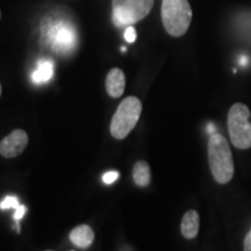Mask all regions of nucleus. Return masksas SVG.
Segmentation results:
<instances>
[{
    "mask_svg": "<svg viewBox=\"0 0 251 251\" xmlns=\"http://www.w3.org/2000/svg\"><path fill=\"white\" fill-rule=\"evenodd\" d=\"M0 18H1V13H0Z\"/></svg>",
    "mask_w": 251,
    "mask_h": 251,
    "instance_id": "22",
    "label": "nucleus"
},
{
    "mask_svg": "<svg viewBox=\"0 0 251 251\" xmlns=\"http://www.w3.org/2000/svg\"><path fill=\"white\" fill-rule=\"evenodd\" d=\"M0 96H1V85H0Z\"/></svg>",
    "mask_w": 251,
    "mask_h": 251,
    "instance_id": "20",
    "label": "nucleus"
},
{
    "mask_svg": "<svg viewBox=\"0 0 251 251\" xmlns=\"http://www.w3.org/2000/svg\"><path fill=\"white\" fill-rule=\"evenodd\" d=\"M119 178V172L118 171H108L102 176V181L106 185H111L114 183Z\"/></svg>",
    "mask_w": 251,
    "mask_h": 251,
    "instance_id": "15",
    "label": "nucleus"
},
{
    "mask_svg": "<svg viewBox=\"0 0 251 251\" xmlns=\"http://www.w3.org/2000/svg\"><path fill=\"white\" fill-rule=\"evenodd\" d=\"M228 130L231 143L237 149L251 148V112L247 105L236 102L228 113Z\"/></svg>",
    "mask_w": 251,
    "mask_h": 251,
    "instance_id": "4",
    "label": "nucleus"
},
{
    "mask_svg": "<svg viewBox=\"0 0 251 251\" xmlns=\"http://www.w3.org/2000/svg\"><path fill=\"white\" fill-rule=\"evenodd\" d=\"M243 249L244 251H251V230L247 234L246 238H244Z\"/></svg>",
    "mask_w": 251,
    "mask_h": 251,
    "instance_id": "17",
    "label": "nucleus"
},
{
    "mask_svg": "<svg viewBox=\"0 0 251 251\" xmlns=\"http://www.w3.org/2000/svg\"><path fill=\"white\" fill-rule=\"evenodd\" d=\"M20 206V202H19V199L17 197H6L1 202H0V208L1 209H9L13 208L17 209L18 207Z\"/></svg>",
    "mask_w": 251,
    "mask_h": 251,
    "instance_id": "13",
    "label": "nucleus"
},
{
    "mask_svg": "<svg viewBox=\"0 0 251 251\" xmlns=\"http://www.w3.org/2000/svg\"><path fill=\"white\" fill-rule=\"evenodd\" d=\"M42 36L55 52L61 55L71 54L78 45V34L76 28L70 21L57 19L49 20L42 26Z\"/></svg>",
    "mask_w": 251,
    "mask_h": 251,
    "instance_id": "2",
    "label": "nucleus"
},
{
    "mask_svg": "<svg viewBox=\"0 0 251 251\" xmlns=\"http://www.w3.org/2000/svg\"><path fill=\"white\" fill-rule=\"evenodd\" d=\"M28 144V135L23 129H15L0 142V155L5 158H14L25 151Z\"/></svg>",
    "mask_w": 251,
    "mask_h": 251,
    "instance_id": "7",
    "label": "nucleus"
},
{
    "mask_svg": "<svg viewBox=\"0 0 251 251\" xmlns=\"http://www.w3.org/2000/svg\"><path fill=\"white\" fill-rule=\"evenodd\" d=\"M134 183L140 187H147L151 181V172L150 166L147 162L140 161L134 165L133 169Z\"/></svg>",
    "mask_w": 251,
    "mask_h": 251,
    "instance_id": "12",
    "label": "nucleus"
},
{
    "mask_svg": "<svg viewBox=\"0 0 251 251\" xmlns=\"http://www.w3.org/2000/svg\"><path fill=\"white\" fill-rule=\"evenodd\" d=\"M126 77L124 71L119 68L112 69L106 77V90L112 98H119L125 92Z\"/></svg>",
    "mask_w": 251,
    "mask_h": 251,
    "instance_id": "8",
    "label": "nucleus"
},
{
    "mask_svg": "<svg viewBox=\"0 0 251 251\" xmlns=\"http://www.w3.org/2000/svg\"><path fill=\"white\" fill-rule=\"evenodd\" d=\"M142 113V102L136 97L124 99L111 122V134L114 139L124 140L134 129Z\"/></svg>",
    "mask_w": 251,
    "mask_h": 251,
    "instance_id": "5",
    "label": "nucleus"
},
{
    "mask_svg": "<svg viewBox=\"0 0 251 251\" xmlns=\"http://www.w3.org/2000/svg\"><path fill=\"white\" fill-rule=\"evenodd\" d=\"M155 0H113V23L128 27L139 23L150 13Z\"/></svg>",
    "mask_w": 251,
    "mask_h": 251,
    "instance_id": "6",
    "label": "nucleus"
},
{
    "mask_svg": "<svg viewBox=\"0 0 251 251\" xmlns=\"http://www.w3.org/2000/svg\"><path fill=\"white\" fill-rule=\"evenodd\" d=\"M125 39L127 42L133 43L136 40V31H135L133 26H128L125 31Z\"/></svg>",
    "mask_w": 251,
    "mask_h": 251,
    "instance_id": "16",
    "label": "nucleus"
},
{
    "mask_svg": "<svg viewBox=\"0 0 251 251\" xmlns=\"http://www.w3.org/2000/svg\"><path fill=\"white\" fill-rule=\"evenodd\" d=\"M192 15V8L188 0L162 1L163 26L171 36H183L190 27Z\"/></svg>",
    "mask_w": 251,
    "mask_h": 251,
    "instance_id": "3",
    "label": "nucleus"
},
{
    "mask_svg": "<svg viewBox=\"0 0 251 251\" xmlns=\"http://www.w3.org/2000/svg\"><path fill=\"white\" fill-rule=\"evenodd\" d=\"M46 251H52V250H46Z\"/></svg>",
    "mask_w": 251,
    "mask_h": 251,
    "instance_id": "21",
    "label": "nucleus"
},
{
    "mask_svg": "<svg viewBox=\"0 0 251 251\" xmlns=\"http://www.w3.org/2000/svg\"><path fill=\"white\" fill-rule=\"evenodd\" d=\"M207 133L211 134V135L215 134V133H216V128H215V126L213 125V124H209L208 126H207Z\"/></svg>",
    "mask_w": 251,
    "mask_h": 251,
    "instance_id": "18",
    "label": "nucleus"
},
{
    "mask_svg": "<svg viewBox=\"0 0 251 251\" xmlns=\"http://www.w3.org/2000/svg\"><path fill=\"white\" fill-rule=\"evenodd\" d=\"M208 163L212 175L219 184H227L234 177V161L230 146L221 134H213L208 140Z\"/></svg>",
    "mask_w": 251,
    "mask_h": 251,
    "instance_id": "1",
    "label": "nucleus"
},
{
    "mask_svg": "<svg viewBox=\"0 0 251 251\" xmlns=\"http://www.w3.org/2000/svg\"><path fill=\"white\" fill-rule=\"evenodd\" d=\"M200 227V216L198 214L197 211L194 209H190L185 213L181 220L180 230L181 234L187 240H193L197 237L198 233H199Z\"/></svg>",
    "mask_w": 251,
    "mask_h": 251,
    "instance_id": "9",
    "label": "nucleus"
},
{
    "mask_svg": "<svg viewBox=\"0 0 251 251\" xmlns=\"http://www.w3.org/2000/svg\"><path fill=\"white\" fill-rule=\"evenodd\" d=\"M241 62H242V65H246V64H247V59H246V57H242V61H241Z\"/></svg>",
    "mask_w": 251,
    "mask_h": 251,
    "instance_id": "19",
    "label": "nucleus"
},
{
    "mask_svg": "<svg viewBox=\"0 0 251 251\" xmlns=\"http://www.w3.org/2000/svg\"><path fill=\"white\" fill-rule=\"evenodd\" d=\"M70 241L80 249H87L94 241L93 229L87 225H80L70 233Z\"/></svg>",
    "mask_w": 251,
    "mask_h": 251,
    "instance_id": "10",
    "label": "nucleus"
},
{
    "mask_svg": "<svg viewBox=\"0 0 251 251\" xmlns=\"http://www.w3.org/2000/svg\"><path fill=\"white\" fill-rule=\"evenodd\" d=\"M54 76V62L49 58H42L37 62L36 70L31 75V79L36 85L46 84Z\"/></svg>",
    "mask_w": 251,
    "mask_h": 251,
    "instance_id": "11",
    "label": "nucleus"
},
{
    "mask_svg": "<svg viewBox=\"0 0 251 251\" xmlns=\"http://www.w3.org/2000/svg\"><path fill=\"white\" fill-rule=\"evenodd\" d=\"M26 212H27V207L26 206H23V205H20L17 209H15L14 220L18 222V224H17L18 233H20V225H19V221H20V220L24 218L25 214H26Z\"/></svg>",
    "mask_w": 251,
    "mask_h": 251,
    "instance_id": "14",
    "label": "nucleus"
}]
</instances>
